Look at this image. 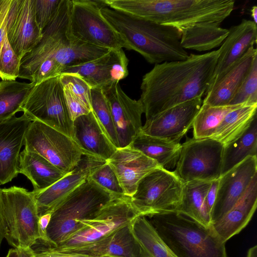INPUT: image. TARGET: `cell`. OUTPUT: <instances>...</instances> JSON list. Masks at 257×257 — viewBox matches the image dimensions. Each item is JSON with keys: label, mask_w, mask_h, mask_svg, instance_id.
<instances>
[{"label": "cell", "mask_w": 257, "mask_h": 257, "mask_svg": "<svg viewBox=\"0 0 257 257\" xmlns=\"http://www.w3.org/2000/svg\"><path fill=\"white\" fill-rule=\"evenodd\" d=\"M73 134L84 156L106 161L116 150L92 111L73 121Z\"/></svg>", "instance_id": "cell-23"}, {"label": "cell", "mask_w": 257, "mask_h": 257, "mask_svg": "<svg viewBox=\"0 0 257 257\" xmlns=\"http://www.w3.org/2000/svg\"><path fill=\"white\" fill-rule=\"evenodd\" d=\"M106 162L115 173L124 194L129 197L134 194L146 175L161 167L130 146L116 149Z\"/></svg>", "instance_id": "cell-20"}, {"label": "cell", "mask_w": 257, "mask_h": 257, "mask_svg": "<svg viewBox=\"0 0 257 257\" xmlns=\"http://www.w3.org/2000/svg\"><path fill=\"white\" fill-rule=\"evenodd\" d=\"M218 49L189 54L184 60L155 64L143 77L140 99L146 120L175 105L205 94L210 83Z\"/></svg>", "instance_id": "cell-1"}, {"label": "cell", "mask_w": 257, "mask_h": 257, "mask_svg": "<svg viewBox=\"0 0 257 257\" xmlns=\"http://www.w3.org/2000/svg\"><path fill=\"white\" fill-rule=\"evenodd\" d=\"M31 120L39 121L73 139V123L59 76L35 85L22 106Z\"/></svg>", "instance_id": "cell-10"}, {"label": "cell", "mask_w": 257, "mask_h": 257, "mask_svg": "<svg viewBox=\"0 0 257 257\" xmlns=\"http://www.w3.org/2000/svg\"><path fill=\"white\" fill-rule=\"evenodd\" d=\"M257 206V175L247 190L221 218L213 222L211 227L224 242L239 233L249 223Z\"/></svg>", "instance_id": "cell-26"}, {"label": "cell", "mask_w": 257, "mask_h": 257, "mask_svg": "<svg viewBox=\"0 0 257 257\" xmlns=\"http://www.w3.org/2000/svg\"><path fill=\"white\" fill-rule=\"evenodd\" d=\"M104 162L83 155L79 164L71 172L45 189L32 191L39 216L52 212L65 197L87 179L93 169Z\"/></svg>", "instance_id": "cell-21"}, {"label": "cell", "mask_w": 257, "mask_h": 257, "mask_svg": "<svg viewBox=\"0 0 257 257\" xmlns=\"http://www.w3.org/2000/svg\"><path fill=\"white\" fill-rule=\"evenodd\" d=\"M246 257H257V245L250 247L247 252Z\"/></svg>", "instance_id": "cell-49"}, {"label": "cell", "mask_w": 257, "mask_h": 257, "mask_svg": "<svg viewBox=\"0 0 257 257\" xmlns=\"http://www.w3.org/2000/svg\"><path fill=\"white\" fill-rule=\"evenodd\" d=\"M35 85L16 80L0 81V123L22 111V106Z\"/></svg>", "instance_id": "cell-33"}, {"label": "cell", "mask_w": 257, "mask_h": 257, "mask_svg": "<svg viewBox=\"0 0 257 257\" xmlns=\"http://www.w3.org/2000/svg\"><path fill=\"white\" fill-rule=\"evenodd\" d=\"M150 218L174 257H227L225 243L211 226L206 227L176 211Z\"/></svg>", "instance_id": "cell-5"}, {"label": "cell", "mask_w": 257, "mask_h": 257, "mask_svg": "<svg viewBox=\"0 0 257 257\" xmlns=\"http://www.w3.org/2000/svg\"><path fill=\"white\" fill-rule=\"evenodd\" d=\"M0 20L11 46L21 60L42 37L35 19L34 0H0Z\"/></svg>", "instance_id": "cell-14"}, {"label": "cell", "mask_w": 257, "mask_h": 257, "mask_svg": "<svg viewBox=\"0 0 257 257\" xmlns=\"http://www.w3.org/2000/svg\"><path fill=\"white\" fill-rule=\"evenodd\" d=\"M251 16L253 19V21L256 24L257 23V7L254 6H253L251 10Z\"/></svg>", "instance_id": "cell-51"}, {"label": "cell", "mask_w": 257, "mask_h": 257, "mask_svg": "<svg viewBox=\"0 0 257 257\" xmlns=\"http://www.w3.org/2000/svg\"><path fill=\"white\" fill-rule=\"evenodd\" d=\"M88 178L115 196L124 195L115 173L106 161L93 169Z\"/></svg>", "instance_id": "cell-38"}, {"label": "cell", "mask_w": 257, "mask_h": 257, "mask_svg": "<svg viewBox=\"0 0 257 257\" xmlns=\"http://www.w3.org/2000/svg\"><path fill=\"white\" fill-rule=\"evenodd\" d=\"M19 173L31 181L33 192L45 189L66 174L41 155L25 148L20 155Z\"/></svg>", "instance_id": "cell-27"}, {"label": "cell", "mask_w": 257, "mask_h": 257, "mask_svg": "<svg viewBox=\"0 0 257 257\" xmlns=\"http://www.w3.org/2000/svg\"><path fill=\"white\" fill-rule=\"evenodd\" d=\"M130 227L137 241L151 257H174L146 217H137Z\"/></svg>", "instance_id": "cell-34"}, {"label": "cell", "mask_w": 257, "mask_h": 257, "mask_svg": "<svg viewBox=\"0 0 257 257\" xmlns=\"http://www.w3.org/2000/svg\"><path fill=\"white\" fill-rule=\"evenodd\" d=\"M6 37L5 26L0 20V52Z\"/></svg>", "instance_id": "cell-47"}, {"label": "cell", "mask_w": 257, "mask_h": 257, "mask_svg": "<svg viewBox=\"0 0 257 257\" xmlns=\"http://www.w3.org/2000/svg\"><path fill=\"white\" fill-rule=\"evenodd\" d=\"M6 257H21L19 250L17 248L10 249Z\"/></svg>", "instance_id": "cell-50"}, {"label": "cell", "mask_w": 257, "mask_h": 257, "mask_svg": "<svg viewBox=\"0 0 257 257\" xmlns=\"http://www.w3.org/2000/svg\"><path fill=\"white\" fill-rule=\"evenodd\" d=\"M52 212H48L39 216L38 220L39 241L42 243L49 245V240L47 233V229L49 224Z\"/></svg>", "instance_id": "cell-44"}, {"label": "cell", "mask_w": 257, "mask_h": 257, "mask_svg": "<svg viewBox=\"0 0 257 257\" xmlns=\"http://www.w3.org/2000/svg\"><path fill=\"white\" fill-rule=\"evenodd\" d=\"M92 111L106 135L116 149L119 148L117 135L108 102L101 89L91 88Z\"/></svg>", "instance_id": "cell-36"}, {"label": "cell", "mask_w": 257, "mask_h": 257, "mask_svg": "<svg viewBox=\"0 0 257 257\" xmlns=\"http://www.w3.org/2000/svg\"><path fill=\"white\" fill-rule=\"evenodd\" d=\"M257 122L254 118L245 131L236 140L224 146L221 175L248 157H256Z\"/></svg>", "instance_id": "cell-32"}, {"label": "cell", "mask_w": 257, "mask_h": 257, "mask_svg": "<svg viewBox=\"0 0 257 257\" xmlns=\"http://www.w3.org/2000/svg\"><path fill=\"white\" fill-rule=\"evenodd\" d=\"M5 238L17 249L31 247L38 240L39 215L31 192L13 186L0 191Z\"/></svg>", "instance_id": "cell-7"}, {"label": "cell", "mask_w": 257, "mask_h": 257, "mask_svg": "<svg viewBox=\"0 0 257 257\" xmlns=\"http://www.w3.org/2000/svg\"><path fill=\"white\" fill-rule=\"evenodd\" d=\"M60 251L83 254L92 257L110 255L121 257H151L134 236L130 224L98 241Z\"/></svg>", "instance_id": "cell-24"}, {"label": "cell", "mask_w": 257, "mask_h": 257, "mask_svg": "<svg viewBox=\"0 0 257 257\" xmlns=\"http://www.w3.org/2000/svg\"><path fill=\"white\" fill-rule=\"evenodd\" d=\"M37 245L34 250L36 257H92L87 255L74 252L60 251L54 246L41 243L37 240Z\"/></svg>", "instance_id": "cell-43"}, {"label": "cell", "mask_w": 257, "mask_h": 257, "mask_svg": "<svg viewBox=\"0 0 257 257\" xmlns=\"http://www.w3.org/2000/svg\"><path fill=\"white\" fill-rule=\"evenodd\" d=\"M18 249L21 257H36L32 247L21 248Z\"/></svg>", "instance_id": "cell-46"}, {"label": "cell", "mask_w": 257, "mask_h": 257, "mask_svg": "<svg viewBox=\"0 0 257 257\" xmlns=\"http://www.w3.org/2000/svg\"><path fill=\"white\" fill-rule=\"evenodd\" d=\"M116 197L88 177L52 211L47 229L49 245L56 246L69 239Z\"/></svg>", "instance_id": "cell-6"}, {"label": "cell", "mask_w": 257, "mask_h": 257, "mask_svg": "<svg viewBox=\"0 0 257 257\" xmlns=\"http://www.w3.org/2000/svg\"><path fill=\"white\" fill-rule=\"evenodd\" d=\"M62 0H34L36 23L42 32L57 12Z\"/></svg>", "instance_id": "cell-41"}, {"label": "cell", "mask_w": 257, "mask_h": 257, "mask_svg": "<svg viewBox=\"0 0 257 257\" xmlns=\"http://www.w3.org/2000/svg\"><path fill=\"white\" fill-rule=\"evenodd\" d=\"M257 104L243 105L228 112L211 138L225 146L239 137L256 116Z\"/></svg>", "instance_id": "cell-31"}, {"label": "cell", "mask_w": 257, "mask_h": 257, "mask_svg": "<svg viewBox=\"0 0 257 257\" xmlns=\"http://www.w3.org/2000/svg\"><path fill=\"white\" fill-rule=\"evenodd\" d=\"M21 59L11 46L7 36L0 52V78L2 80H16L19 74Z\"/></svg>", "instance_id": "cell-39"}, {"label": "cell", "mask_w": 257, "mask_h": 257, "mask_svg": "<svg viewBox=\"0 0 257 257\" xmlns=\"http://www.w3.org/2000/svg\"><path fill=\"white\" fill-rule=\"evenodd\" d=\"M183 183L174 171L159 167L146 175L131 197L140 216L151 217L176 211L181 201Z\"/></svg>", "instance_id": "cell-8"}, {"label": "cell", "mask_w": 257, "mask_h": 257, "mask_svg": "<svg viewBox=\"0 0 257 257\" xmlns=\"http://www.w3.org/2000/svg\"><path fill=\"white\" fill-rule=\"evenodd\" d=\"M223 149L222 144L211 138L187 139L181 144L174 172L183 183L219 179Z\"/></svg>", "instance_id": "cell-11"}, {"label": "cell", "mask_w": 257, "mask_h": 257, "mask_svg": "<svg viewBox=\"0 0 257 257\" xmlns=\"http://www.w3.org/2000/svg\"><path fill=\"white\" fill-rule=\"evenodd\" d=\"M257 175V157H248L221 176L211 214L212 224L241 198Z\"/></svg>", "instance_id": "cell-18"}, {"label": "cell", "mask_w": 257, "mask_h": 257, "mask_svg": "<svg viewBox=\"0 0 257 257\" xmlns=\"http://www.w3.org/2000/svg\"><path fill=\"white\" fill-rule=\"evenodd\" d=\"M228 31L227 37L218 49L219 56L208 89L256 43L257 27L253 21L242 19Z\"/></svg>", "instance_id": "cell-22"}, {"label": "cell", "mask_w": 257, "mask_h": 257, "mask_svg": "<svg viewBox=\"0 0 257 257\" xmlns=\"http://www.w3.org/2000/svg\"><path fill=\"white\" fill-rule=\"evenodd\" d=\"M257 104V56L229 105Z\"/></svg>", "instance_id": "cell-37"}, {"label": "cell", "mask_w": 257, "mask_h": 257, "mask_svg": "<svg viewBox=\"0 0 257 257\" xmlns=\"http://www.w3.org/2000/svg\"><path fill=\"white\" fill-rule=\"evenodd\" d=\"M100 11L125 42L126 49L140 53L149 63L155 65L188 57L178 29L109 7Z\"/></svg>", "instance_id": "cell-3"}, {"label": "cell", "mask_w": 257, "mask_h": 257, "mask_svg": "<svg viewBox=\"0 0 257 257\" xmlns=\"http://www.w3.org/2000/svg\"><path fill=\"white\" fill-rule=\"evenodd\" d=\"M71 6L72 1H61L52 20L42 31L39 42L22 58L19 78L30 80L39 65L47 59L54 61L62 72L67 67L96 59L109 51L72 36L70 29Z\"/></svg>", "instance_id": "cell-2"}, {"label": "cell", "mask_w": 257, "mask_h": 257, "mask_svg": "<svg viewBox=\"0 0 257 257\" xmlns=\"http://www.w3.org/2000/svg\"><path fill=\"white\" fill-rule=\"evenodd\" d=\"M25 149L36 153L65 174L79 164L83 153L69 137L39 121H31L26 132Z\"/></svg>", "instance_id": "cell-12"}, {"label": "cell", "mask_w": 257, "mask_h": 257, "mask_svg": "<svg viewBox=\"0 0 257 257\" xmlns=\"http://www.w3.org/2000/svg\"><path fill=\"white\" fill-rule=\"evenodd\" d=\"M1 188H0V191ZM5 238V229L2 217L0 212V246L3 239Z\"/></svg>", "instance_id": "cell-48"}, {"label": "cell", "mask_w": 257, "mask_h": 257, "mask_svg": "<svg viewBox=\"0 0 257 257\" xmlns=\"http://www.w3.org/2000/svg\"><path fill=\"white\" fill-rule=\"evenodd\" d=\"M59 77L61 83L64 88L68 89L76 97L91 109V88L83 79L78 75L73 73L61 74L59 75Z\"/></svg>", "instance_id": "cell-40"}, {"label": "cell", "mask_w": 257, "mask_h": 257, "mask_svg": "<svg viewBox=\"0 0 257 257\" xmlns=\"http://www.w3.org/2000/svg\"><path fill=\"white\" fill-rule=\"evenodd\" d=\"M31 121L23 113L0 123V185L11 182L19 174L21 149Z\"/></svg>", "instance_id": "cell-19"}, {"label": "cell", "mask_w": 257, "mask_h": 257, "mask_svg": "<svg viewBox=\"0 0 257 257\" xmlns=\"http://www.w3.org/2000/svg\"><path fill=\"white\" fill-rule=\"evenodd\" d=\"M140 216L133 206L131 197H117L104 206L92 218L83 222V227L56 248L65 250L98 241L117 229L130 224Z\"/></svg>", "instance_id": "cell-13"}, {"label": "cell", "mask_w": 257, "mask_h": 257, "mask_svg": "<svg viewBox=\"0 0 257 257\" xmlns=\"http://www.w3.org/2000/svg\"><path fill=\"white\" fill-rule=\"evenodd\" d=\"M130 146L156 161L161 167L169 170L176 166L181 144L146 135L141 131Z\"/></svg>", "instance_id": "cell-28"}, {"label": "cell", "mask_w": 257, "mask_h": 257, "mask_svg": "<svg viewBox=\"0 0 257 257\" xmlns=\"http://www.w3.org/2000/svg\"><path fill=\"white\" fill-rule=\"evenodd\" d=\"M64 98L71 120L89 113L92 110L72 94L68 89L63 87Z\"/></svg>", "instance_id": "cell-42"}, {"label": "cell", "mask_w": 257, "mask_h": 257, "mask_svg": "<svg viewBox=\"0 0 257 257\" xmlns=\"http://www.w3.org/2000/svg\"><path fill=\"white\" fill-rule=\"evenodd\" d=\"M211 182L193 180L183 183L180 203L176 211L211 227L210 215L205 205V197Z\"/></svg>", "instance_id": "cell-30"}, {"label": "cell", "mask_w": 257, "mask_h": 257, "mask_svg": "<svg viewBox=\"0 0 257 257\" xmlns=\"http://www.w3.org/2000/svg\"><path fill=\"white\" fill-rule=\"evenodd\" d=\"M128 63L122 49L110 50L96 59L67 67L61 74H75L91 88L103 90L127 76Z\"/></svg>", "instance_id": "cell-15"}, {"label": "cell", "mask_w": 257, "mask_h": 257, "mask_svg": "<svg viewBox=\"0 0 257 257\" xmlns=\"http://www.w3.org/2000/svg\"><path fill=\"white\" fill-rule=\"evenodd\" d=\"M105 0H73L70 16L72 36L84 43L108 50L126 48V44L101 14Z\"/></svg>", "instance_id": "cell-9"}, {"label": "cell", "mask_w": 257, "mask_h": 257, "mask_svg": "<svg viewBox=\"0 0 257 257\" xmlns=\"http://www.w3.org/2000/svg\"><path fill=\"white\" fill-rule=\"evenodd\" d=\"M202 102V97H197L169 108L146 120L142 131L149 136L180 143L192 127Z\"/></svg>", "instance_id": "cell-17"}, {"label": "cell", "mask_w": 257, "mask_h": 257, "mask_svg": "<svg viewBox=\"0 0 257 257\" xmlns=\"http://www.w3.org/2000/svg\"><path fill=\"white\" fill-rule=\"evenodd\" d=\"M243 105L245 104L212 106L202 103L193 123V138H211L225 115Z\"/></svg>", "instance_id": "cell-35"}, {"label": "cell", "mask_w": 257, "mask_h": 257, "mask_svg": "<svg viewBox=\"0 0 257 257\" xmlns=\"http://www.w3.org/2000/svg\"><path fill=\"white\" fill-rule=\"evenodd\" d=\"M101 257H121V256L110 255L102 256H101Z\"/></svg>", "instance_id": "cell-52"}, {"label": "cell", "mask_w": 257, "mask_h": 257, "mask_svg": "<svg viewBox=\"0 0 257 257\" xmlns=\"http://www.w3.org/2000/svg\"><path fill=\"white\" fill-rule=\"evenodd\" d=\"M108 102L119 148L131 145L142 131V115L144 113L141 100L133 99L121 89L119 83L102 90Z\"/></svg>", "instance_id": "cell-16"}, {"label": "cell", "mask_w": 257, "mask_h": 257, "mask_svg": "<svg viewBox=\"0 0 257 257\" xmlns=\"http://www.w3.org/2000/svg\"><path fill=\"white\" fill-rule=\"evenodd\" d=\"M218 23H202L187 27L181 33V44L186 50L208 51L220 47L227 37L228 29Z\"/></svg>", "instance_id": "cell-29"}, {"label": "cell", "mask_w": 257, "mask_h": 257, "mask_svg": "<svg viewBox=\"0 0 257 257\" xmlns=\"http://www.w3.org/2000/svg\"><path fill=\"white\" fill-rule=\"evenodd\" d=\"M108 7L180 32L202 23H221L234 10V0H105Z\"/></svg>", "instance_id": "cell-4"}, {"label": "cell", "mask_w": 257, "mask_h": 257, "mask_svg": "<svg viewBox=\"0 0 257 257\" xmlns=\"http://www.w3.org/2000/svg\"><path fill=\"white\" fill-rule=\"evenodd\" d=\"M218 180L211 181L205 197V205L210 215L215 203L218 185Z\"/></svg>", "instance_id": "cell-45"}, {"label": "cell", "mask_w": 257, "mask_h": 257, "mask_svg": "<svg viewBox=\"0 0 257 257\" xmlns=\"http://www.w3.org/2000/svg\"><path fill=\"white\" fill-rule=\"evenodd\" d=\"M257 50L251 47L224 75L206 91L202 103L212 106L228 105L246 76Z\"/></svg>", "instance_id": "cell-25"}]
</instances>
